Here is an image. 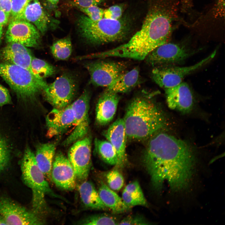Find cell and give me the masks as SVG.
Here are the masks:
<instances>
[{
	"instance_id": "cell-24",
	"label": "cell",
	"mask_w": 225,
	"mask_h": 225,
	"mask_svg": "<svg viewBox=\"0 0 225 225\" xmlns=\"http://www.w3.org/2000/svg\"><path fill=\"white\" fill-rule=\"evenodd\" d=\"M55 149V145L50 142L40 144L37 148L35 154L36 160L46 179L51 180V171Z\"/></svg>"
},
{
	"instance_id": "cell-34",
	"label": "cell",
	"mask_w": 225,
	"mask_h": 225,
	"mask_svg": "<svg viewBox=\"0 0 225 225\" xmlns=\"http://www.w3.org/2000/svg\"><path fill=\"white\" fill-rule=\"evenodd\" d=\"M122 198L125 204L130 208L136 206L145 207L148 206L146 200H143L134 197L124 189L122 192Z\"/></svg>"
},
{
	"instance_id": "cell-14",
	"label": "cell",
	"mask_w": 225,
	"mask_h": 225,
	"mask_svg": "<svg viewBox=\"0 0 225 225\" xmlns=\"http://www.w3.org/2000/svg\"><path fill=\"white\" fill-rule=\"evenodd\" d=\"M192 54L185 45L168 42L154 49L145 59L150 65L159 66L180 62Z\"/></svg>"
},
{
	"instance_id": "cell-9",
	"label": "cell",
	"mask_w": 225,
	"mask_h": 225,
	"mask_svg": "<svg viewBox=\"0 0 225 225\" xmlns=\"http://www.w3.org/2000/svg\"><path fill=\"white\" fill-rule=\"evenodd\" d=\"M0 216L7 225H42L45 222L41 215L7 197L0 198Z\"/></svg>"
},
{
	"instance_id": "cell-40",
	"label": "cell",
	"mask_w": 225,
	"mask_h": 225,
	"mask_svg": "<svg viewBox=\"0 0 225 225\" xmlns=\"http://www.w3.org/2000/svg\"><path fill=\"white\" fill-rule=\"evenodd\" d=\"M103 0H73L74 5L77 7L86 8L93 5H98Z\"/></svg>"
},
{
	"instance_id": "cell-38",
	"label": "cell",
	"mask_w": 225,
	"mask_h": 225,
	"mask_svg": "<svg viewBox=\"0 0 225 225\" xmlns=\"http://www.w3.org/2000/svg\"><path fill=\"white\" fill-rule=\"evenodd\" d=\"M122 8L120 6H112L104 10L103 18L113 20H118L122 15Z\"/></svg>"
},
{
	"instance_id": "cell-45",
	"label": "cell",
	"mask_w": 225,
	"mask_h": 225,
	"mask_svg": "<svg viewBox=\"0 0 225 225\" xmlns=\"http://www.w3.org/2000/svg\"><path fill=\"white\" fill-rule=\"evenodd\" d=\"M2 34V26L0 25V39L1 38Z\"/></svg>"
},
{
	"instance_id": "cell-32",
	"label": "cell",
	"mask_w": 225,
	"mask_h": 225,
	"mask_svg": "<svg viewBox=\"0 0 225 225\" xmlns=\"http://www.w3.org/2000/svg\"><path fill=\"white\" fill-rule=\"evenodd\" d=\"M10 156V151L7 142L0 136V173L7 168Z\"/></svg>"
},
{
	"instance_id": "cell-4",
	"label": "cell",
	"mask_w": 225,
	"mask_h": 225,
	"mask_svg": "<svg viewBox=\"0 0 225 225\" xmlns=\"http://www.w3.org/2000/svg\"><path fill=\"white\" fill-rule=\"evenodd\" d=\"M21 176L24 184L32 192V207L34 212L41 215L47 211L46 195L66 201L51 188L44 174L38 165L35 154L29 147L25 149L21 164Z\"/></svg>"
},
{
	"instance_id": "cell-31",
	"label": "cell",
	"mask_w": 225,
	"mask_h": 225,
	"mask_svg": "<svg viewBox=\"0 0 225 225\" xmlns=\"http://www.w3.org/2000/svg\"><path fill=\"white\" fill-rule=\"evenodd\" d=\"M117 168L107 172L105 176L108 186L113 191H118L123 186L124 180L122 174Z\"/></svg>"
},
{
	"instance_id": "cell-37",
	"label": "cell",
	"mask_w": 225,
	"mask_h": 225,
	"mask_svg": "<svg viewBox=\"0 0 225 225\" xmlns=\"http://www.w3.org/2000/svg\"><path fill=\"white\" fill-rule=\"evenodd\" d=\"M124 190L134 197L142 200H146L137 181H133L128 184Z\"/></svg>"
},
{
	"instance_id": "cell-7",
	"label": "cell",
	"mask_w": 225,
	"mask_h": 225,
	"mask_svg": "<svg viewBox=\"0 0 225 225\" xmlns=\"http://www.w3.org/2000/svg\"><path fill=\"white\" fill-rule=\"evenodd\" d=\"M216 53L215 50L199 62L188 66H157L152 70V78L158 85L164 89L176 86L182 82V80L186 76L210 62Z\"/></svg>"
},
{
	"instance_id": "cell-25",
	"label": "cell",
	"mask_w": 225,
	"mask_h": 225,
	"mask_svg": "<svg viewBox=\"0 0 225 225\" xmlns=\"http://www.w3.org/2000/svg\"><path fill=\"white\" fill-rule=\"evenodd\" d=\"M101 199L105 206L115 213H121L129 211L122 198L102 181L98 191Z\"/></svg>"
},
{
	"instance_id": "cell-29",
	"label": "cell",
	"mask_w": 225,
	"mask_h": 225,
	"mask_svg": "<svg viewBox=\"0 0 225 225\" xmlns=\"http://www.w3.org/2000/svg\"><path fill=\"white\" fill-rule=\"evenodd\" d=\"M31 68L33 75L38 79L44 81L45 78L54 75L55 68L45 61L33 56L31 62Z\"/></svg>"
},
{
	"instance_id": "cell-1",
	"label": "cell",
	"mask_w": 225,
	"mask_h": 225,
	"mask_svg": "<svg viewBox=\"0 0 225 225\" xmlns=\"http://www.w3.org/2000/svg\"><path fill=\"white\" fill-rule=\"evenodd\" d=\"M142 162L154 188L161 191L165 182L178 192L187 190L196 166L194 153L187 143L159 131L148 139Z\"/></svg>"
},
{
	"instance_id": "cell-44",
	"label": "cell",
	"mask_w": 225,
	"mask_h": 225,
	"mask_svg": "<svg viewBox=\"0 0 225 225\" xmlns=\"http://www.w3.org/2000/svg\"><path fill=\"white\" fill-rule=\"evenodd\" d=\"M0 225H7L3 218L0 216Z\"/></svg>"
},
{
	"instance_id": "cell-12",
	"label": "cell",
	"mask_w": 225,
	"mask_h": 225,
	"mask_svg": "<svg viewBox=\"0 0 225 225\" xmlns=\"http://www.w3.org/2000/svg\"><path fill=\"white\" fill-rule=\"evenodd\" d=\"M90 92L85 90L81 95L71 103L75 118V127L70 135L64 141L62 145L67 146L85 137L89 128V110Z\"/></svg>"
},
{
	"instance_id": "cell-33",
	"label": "cell",
	"mask_w": 225,
	"mask_h": 225,
	"mask_svg": "<svg viewBox=\"0 0 225 225\" xmlns=\"http://www.w3.org/2000/svg\"><path fill=\"white\" fill-rule=\"evenodd\" d=\"M77 8L92 21H97L103 18L104 10L98 7L97 5H93L86 8Z\"/></svg>"
},
{
	"instance_id": "cell-16",
	"label": "cell",
	"mask_w": 225,
	"mask_h": 225,
	"mask_svg": "<svg viewBox=\"0 0 225 225\" xmlns=\"http://www.w3.org/2000/svg\"><path fill=\"white\" fill-rule=\"evenodd\" d=\"M51 177L56 185L62 189L72 191L75 188L77 179L73 168L68 158L60 151L54 156Z\"/></svg>"
},
{
	"instance_id": "cell-28",
	"label": "cell",
	"mask_w": 225,
	"mask_h": 225,
	"mask_svg": "<svg viewBox=\"0 0 225 225\" xmlns=\"http://www.w3.org/2000/svg\"><path fill=\"white\" fill-rule=\"evenodd\" d=\"M51 52L56 59L58 60L67 59L70 56L72 46L69 37L57 40L50 46Z\"/></svg>"
},
{
	"instance_id": "cell-41",
	"label": "cell",
	"mask_w": 225,
	"mask_h": 225,
	"mask_svg": "<svg viewBox=\"0 0 225 225\" xmlns=\"http://www.w3.org/2000/svg\"><path fill=\"white\" fill-rule=\"evenodd\" d=\"M0 9L9 16L12 9L11 0H0Z\"/></svg>"
},
{
	"instance_id": "cell-10",
	"label": "cell",
	"mask_w": 225,
	"mask_h": 225,
	"mask_svg": "<svg viewBox=\"0 0 225 225\" xmlns=\"http://www.w3.org/2000/svg\"><path fill=\"white\" fill-rule=\"evenodd\" d=\"M90 75V82L96 86L107 87L125 71L124 62L112 61H96L85 64Z\"/></svg>"
},
{
	"instance_id": "cell-21",
	"label": "cell",
	"mask_w": 225,
	"mask_h": 225,
	"mask_svg": "<svg viewBox=\"0 0 225 225\" xmlns=\"http://www.w3.org/2000/svg\"><path fill=\"white\" fill-rule=\"evenodd\" d=\"M120 97L117 93L107 90L100 95L96 108V120L101 125L110 122L116 113Z\"/></svg>"
},
{
	"instance_id": "cell-17",
	"label": "cell",
	"mask_w": 225,
	"mask_h": 225,
	"mask_svg": "<svg viewBox=\"0 0 225 225\" xmlns=\"http://www.w3.org/2000/svg\"><path fill=\"white\" fill-rule=\"evenodd\" d=\"M74 122L71 103L63 108H54L46 118L48 136L52 138L61 134L74 125Z\"/></svg>"
},
{
	"instance_id": "cell-26",
	"label": "cell",
	"mask_w": 225,
	"mask_h": 225,
	"mask_svg": "<svg viewBox=\"0 0 225 225\" xmlns=\"http://www.w3.org/2000/svg\"><path fill=\"white\" fill-rule=\"evenodd\" d=\"M82 202L86 208L92 209L108 210L104 204L94 184L90 181H82L78 187Z\"/></svg>"
},
{
	"instance_id": "cell-36",
	"label": "cell",
	"mask_w": 225,
	"mask_h": 225,
	"mask_svg": "<svg viewBox=\"0 0 225 225\" xmlns=\"http://www.w3.org/2000/svg\"><path fill=\"white\" fill-rule=\"evenodd\" d=\"M150 224L145 218L139 215H129L119 221L118 225H143Z\"/></svg>"
},
{
	"instance_id": "cell-15",
	"label": "cell",
	"mask_w": 225,
	"mask_h": 225,
	"mask_svg": "<svg viewBox=\"0 0 225 225\" xmlns=\"http://www.w3.org/2000/svg\"><path fill=\"white\" fill-rule=\"evenodd\" d=\"M40 32L33 24L26 21L13 19L9 23L5 36L8 43L16 42L28 48L37 47Z\"/></svg>"
},
{
	"instance_id": "cell-22",
	"label": "cell",
	"mask_w": 225,
	"mask_h": 225,
	"mask_svg": "<svg viewBox=\"0 0 225 225\" xmlns=\"http://www.w3.org/2000/svg\"><path fill=\"white\" fill-rule=\"evenodd\" d=\"M19 19L32 23L42 34L47 31L50 19L38 0H30Z\"/></svg>"
},
{
	"instance_id": "cell-20",
	"label": "cell",
	"mask_w": 225,
	"mask_h": 225,
	"mask_svg": "<svg viewBox=\"0 0 225 225\" xmlns=\"http://www.w3.org/2000/svg\"><path fill=\"white\" fill-rule=\"evenodd\" d=\"M33 56L28 47L18 43H8L0 50V59L3 62L25 68L32 73L31 64Z\"/></svg>"
},
{
	"instance_id": "cell-3",
	"label": "cell",
	"mask_w": 225,
	"mask_h": 225,
	"mask_svg": "<svg viewBox=\"0 0 225 225\" xmlns=\"http://www.w3.org/2000/svg\"><path fill=\"white\" fill-rule=\"evenodd\" d=\"M153 95L138 96L129 103L123 118L127 138L148 139L165 126V116L153 99Z\"/></svg>"
},
{
	"instance_id": "cell-23",
	"label": "cell",
	"mask_w": 225,
	"mask_h": 225,
	"mask_svg": "<svg viewBox=\"0 0 225 225\" xmlns=\"http://www.w3.org/2000/svg\"><path fill=\"white\" fill-rule=\"evenodd\" d=\"M139 80V70L134 68L120 74L106 90L117 93L127 92L137 85Z\"/></svg>"
},
{
	"instance_id": "cell-11",
	"label": "cell",
	"mask_w": 225,
	"mask_h": 225,
	"mask_svg": "<svg viewBox=\"0 0 225 225\" xmlns=\"http://www.w3.org/2000/svg\"><path fill=\"white\" fill-rule=\"evenodd\" d=\"M91 140L85 137L73 143L68 152V158L75 173L76 179L86 180L91 166Z\"/></svg>"
},
{
	"instance_id": "cell-35",
	"label": "cell",
	"mask_w": 225,
	"mask_h": 225,
	"mask_svg": "<svg viewBox=\"0 0 225 225\" xmlns=\"http://www.w3.org/2000/svg\"><path fill=\"white\" fill-rule=\"evenodd\" d=\"M30 0H11V14L13 19H19Z\"/></svg>"
},
{
	"instance_id": "cell-6",
	"label": "cell",
	"mask_w": 225,
	"mask_h": 225,
	"mask_svg": "<svg viewBox=\"0 0 225 225\" xmlns=\"http://www.w3.org/2000/svg\"><path fill=\"white\" fill-rule=\"evenodd\" d=\"M0 76L22 101H33L47 84L28 70L12 64L0 63Z\"/></svg>"
},
{
	"instance_id": "cell-42",
	"label": "cell",
	"mask_w": 225,
	"mask_h": 225,
	"mask_svg": "<svg viewBox=\"0 0 225 225\" xmlns=\"http://www.w3.org/2000/svg\"><path fill=\"white\" fill-rule=\"evenodd\" d=\"M9 16L3 10L0 9V25L6 24L8 21Z\"/></svg>"
},
{
	"instance_id": "cell-5",
	"label": "cell",
	"mask_w": 225,
	"mask_h": 225,
	"mask_svg": "<svg viewBox=\"0 0 225 225\" xmlns=\"http://www.w3.org/2000/svg\"><path fill=\"white\" fill-rule=\"evenodd\" d=\"M77 25L81 36L88 43L98 45L120 41L127 34L125 23L119 20L103 18L93 21L87 16L79 18Z\"/></svg>"
},
{
	"instance_id": "cell-8",
	"label": "cell",
	"mask_w": 225,
	"mask_h": 225,
	"mask_svg": "<svg viewBox=\"0 0 225 225\" xmlns=\"http://www.w3.org/2000/svg\"><path fill=\"white\" fill-rule=\"evenodd\" d=\"M77 88L74 78L70 74H64L53 82L47 84L42 92L46 100L54 108H62L70 104Z\"/></svg>"
},
{
	"instance_id": "cell-18",
	"label": "cell",
	"mask_w": 225,
	"mask_h": 225,
	"mask_svg": "<svg viewBox=\"0 0 225 225\" xmlns=\"http://www.w3.org/2000/svg\"><path fill=\"white\" fill-rule=\"evenodd\" d=\"M167 103L172 110L188 113L193 105V97L188 85L182 82L176 86L164 89Z\"/></svg>"
},
{
	"instance_id": "cell-27",
	"label": "cell",
	"mask_w": 225,
	"mask_h": 225,
	"mask_svg": "<svg viewBox=\"0 0 225 225\" xmlns=\"http://www.w3.org/2000/svg\"><path fill=\"white\" fill-rule=\"evenodd\" d=\"M95 145L97 152L105 162L112 165H117L118 159L116 152L109 141L96 139Z\"/></svg>"
},
{
	"instance_id": "cell-13",
	"label": "cell",
	"mask_w": 225,
	"mask_h": 225,
	"mask_svg": "<svg viewBox=\"0 0 225 225\" xmlns=\"http://www.w3.org/2000/svg\"><path fill=\"white\" fill-rule=\"evenodd\" d=\"M184 25L195 30H223L225 27V0H213L207 10L194 20L186 21Z\"/></svg>"
},
{
	"instance_id": "cell-39",
	"label": "cell",
	"mask_w": 225,
	"mask_h": 225,
	"mask_svg": "<svg viewBox=\"0 0 225 225\" xmlns=\"http://www.w3.org/2000/svg\"><path fill=\"white\" fill-rule=\"evenodd\" d=\"M12 103L11 98L8 90L0 84V107Z\"/></svg>"
},
{
	"instance_id": "cell-2",
	"label": "cell",
	"mask_w": 225,
	"mask_h": 225,
	"mask_svg": "<svg viewBox=\"0 0 225 225\" xmlns=\"http://www.w3.org/2000/svg\"><path fill=\"white\" fill-rule=\"evenodd\" d=\"M179 0H155L141 28L127 42L98 52V57L145 59L155 48L169 42L174 31L181 24Z\"/></svg>"
},
{
	"instance_id": "cell-43",
	"label": "cell",
	"mask_w": 225,
	"mask_h": 225,
	"mask_svg": "<svg viewBox=\"0 0 225 225\" xmlns=\"http://www.w3.org/2000/svg\"><path fill=\"white\" fill-rule=\"evenodd\" d=\"M52 6H55L57 5L59 0H47Z\"/></svg>"
},
{
	"instance_id": "cell-19",
	"label": "cell",
	"mask_w": 225,
	"mask_h": 225,
	"mask_svg": "<svg viewBox=\"0 0 225 225\" xmlns=\"http://www.w3.org/2000/svg\"><path fill=\"white\" fill-rule=\"evenodd\" d=\"M105 137L112 145L116 152L118 161L117 168H122L127 161L126 143L127 137L123 118L114 122L105 132Z\"/></svg>"
},
{
	"instance_id": "cell-30",
	"label": "cell",
	"mask_w": 225,
	"mask_h": 225,
	"mask_svg": "<svg viewBox=\"0 0 225 225\" xmlns=\"http://www.w3.org/2000/svg\"><path fill=\"white\" fill-rule=\"evenodd\" d=\"M120 221L114 216L104 213L90 216L80 221L81 225H118Z\"/></svg>"
}]
</instances>
